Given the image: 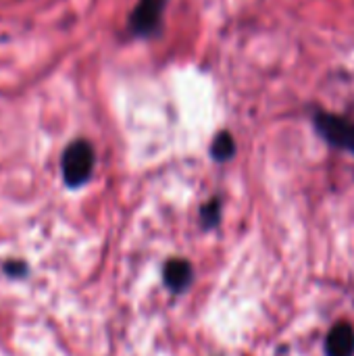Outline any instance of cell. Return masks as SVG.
<instances>
[{
	"label": "cell",
	"instance_id": "cell-1",
	"mask_svg": "<svg viewBox=\"0 0 354 356\" xmlns=\"http://www.w3.org/2000/svg\"><path fill=\"white\" fill-rule=\"evenodd\" d=\"M94 169V150L86 140H77L67 146L63 154V177L71 188L86 184Z\"/></svg>",
	"mask_w": 354,
	"mask_h": 356
},
{
	"label": "cell",
	"instance_id": "cell-2",
	"mask_svg": "<svg viewBox=\"0 0 354 356\" xmlns=\"http://www.w3.org/2000/svg\"><path fill=\"white\" fill-rule=\"evenodd\" d=\"M317 129L319 134L334 146L338 148H346L354 150V123L344 119V117H336V115H328L321 113L317 117Z\"/></svg>",
	"mask_w": 354,
	"mask_h": 356
},
{
	"label": "cell",
	"instance_id": "cell-3",
	"mask_svg": "<svg viewBox=\"0 0 354 356\" xmlns=\"http://www.w3.org/2000/svg\"><path fill=\"white\" fill-rule=\"evenodd\" d=\"M163 6H165V0H140V4L134 8L131 19H129L131 31L138 35L152 33L161 21Z\"/></svg>",
	"mask_w": 354,
	"mask_h": 356
},
{
	"label": "cell",
	"instance_id": "cell-5",
	"mask_svg": "<svg viewBox=\"0 0 354 356\" xmlns=\"http://www.w3.org/2000/svg\"><path fill=\"white\" fill-rule=\"evenodd\" d=\"M192 282V267L188 261L175 259L169 261L165 267V284L173 290V292H182L190 286Z\"/></svg>",
	"mask_w": 354,
	"mask_h": 356
},
{
	"label": "cell",
	"instance_id": "cell-6",
	"mask_svg": "<svg viewBox=\"0 0 354 356\" xmlns=\"http://www.w3.org/2000/svg\"><path fill=\"white\" fill-rule=\"evenodd\" d=\"M234 152H236L234 138H232L227 131L219 134V136L215 138V142H213V156H215L217 161H227V159L234 156Z\"/></svg>",
	"mask_w": 354,
	"mask_h": 356
},
{
	"label": "cell",
	"instance_id": "cell-7",
	"mask_svg": "<svg viewBox=\"0 0 354 356\" xmlns=\"http://www.w3.org/2000/svg\"><path fill=\"white\" fill-rule=\"evenodd\" d=\"M202 221H204L207 227H211V225H215L219 221V202L217 200H213L211 204H207L202 209Z\"/></svg>",
	"mask_w": 354,
	"mask_h": 356
},
{
	"label": "cell",
	"instance_id": "cell-4",
	"mask_svg": "<svg viewBox=\"0 0 354 356\" xmlns=\"http://www.w3.org/2000/svg\"><path fill=\"white\" fill-rule=\"evenodd\" d=\"M328 356H353L354 355V330L348 323L336 325L325 344Z\"/></svg>",
	"mask_w": 354,
	"mask_h": 356
},
{
	"label": "cell",
	"instance_id": "cell-8",
	"mask_svg": "<svg viewBox=\"0 0 354 356\" xmlns=\"http://www.w3.org/2000/svg\"><path fill=\"white\" fill-rule=\"evenodd\" d=\"M6 273H8V275H15V277H17V275H25V267L19 265V263H8V265H6Z\"/></svg>",
	"mask_w": 354,
	"mask_h": 356
}]
</instances>
